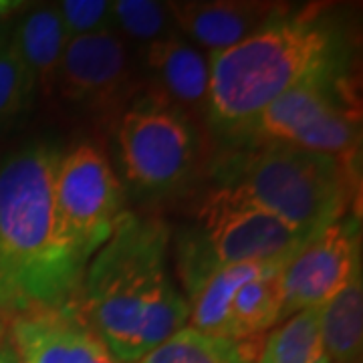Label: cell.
<instances>
[{"label": "cell", "instance_id": "6da1fadb", "mask_svg": "<svg viewBox=\"0 0 363 363\" xmlns=\"http://www.w3.org/2000/svg\"><path fill=\"white\" fill-rule=\"evenodd\" d=\"M168 255L166 222L123 212L85 267L75 303L117 363H135L188 323Z\"/></svg>", "mask_w": 363, "mask_h": 363}, {"label": "cell", "instance_id": "7a4b0ae2", "mask_svg": "<svg viewBox=\"0 0 363 363\" xmlns=\"http://www.w3.org/2000/svg\"><path fill=\"white\" fill-rule=\"evenodd\" d=\"M61 150L30 142L0 160V317L75 301L87 262L69 245L55 212Z\"/></svg>", "mask_w": 363, "mask_h": 363}, {"label": "cell", "instance_id": "3957f363", "mask_svg": "<svg viewBox=\"0 0 363 363\" xmlns=\"http://www.w3.org/2000/svg\"><path fill=\"white\" fill-rule=\"evenodd\" d=\"M208 59V119L224 131H242L277 97L333 69L335 37L311 11H289Z\"/></svg>", "mask_w": 363, "mask_h": 363}, {"label": "cell", "instance_id": "277c9868", "mask_svg": "<svg viewBox=\"0 0 363 363\" xmlns=\"http://www.w3.org/2000/svg\"><path fill=\"white\" fill-rule=\"evenodd\" d=\"M337 157L262 142L228 186L303 234L317 238L339 222L353 196V172Z\"/></svg>", "mask_w": 363, "mask_h": 363}, {"label": "cell", "instance_id": "5b68a950", "mask_svg": "<svg viewBox=\"0 0 363 363\" xmlns=\"http://www.w3.org/2000/svg\"><path fill=\"white\" fill-rule=\"evenodd\" d=\"M116 131L123 174L140 194H174L194 176L200 160L194 119L150 91L133 99Z\"/></svg>", "mask_w": 363, "mask_h": 363}, {"label": "cell", "instance_id": "8992f818", "mask_svg": "<svg viewBox=\"0 0 363 363\" xmlns=\"http://www.w3.org/2000/svg\"><path fill=\"white\" fill-rule=\"evenodd\" d=\"M250 131L262 142H279L337 157L355 166L362 143L359 109L343 93L333 69L277 97L260 113Z\"/></svg>", "mask_w": 363, "mask_h": 363}, {"label": "cell", "instance_id": "52a82bcc", "mask_svg": "<svg viewBox=\"0 0 363 363\" xmlns=\"http://www.w3.org/2000/svg\"><path fill=\"white\" fill-rule=\"evenodd\" d=\"M52 196L61 233L89 262L125 212L121 182L97 143L79 142L61 152Z\"/></svg>", "mask_w": 363, "mask_h": 363}, {"label": "cell", "instance_id": "ba28073f", "mask_svg": "<svg viewBox=\"0 0 363 363\" xmlns=\"http://www.w3.org/2000/svg\"><path fill=\"white\" fill-rule=\"evenodd\" d=\"M200 222V238L216 267L289 262L313 240L228 184L208 196Z\"/></svg>", "mask_w": 363, "mask_h": 363}, {"label": "cell", "instance_id": "9c48e42d", "mask_svg": "<svg viewBox=\"0 0 363 363\" xmlns=\"http://www.w3.org/2000/svg\"><path fill=\"white\" fill-rule=\"evenodd\" d=\"M142 87L125 40L105 30L69 40L55 93L99 123H117Z\"/></svg>", "mask_w": 363, "mask_h": 363}, {"label": "cell", "instance_id": "30bf717a", "mask_svg": "<svg viewBox=\"0 0 363 363\" xmlns=\"http://www.w3.org/2000/svg\"><path fill=\"white\" fill-rule=\"evenodd\" d=\"M359 267L357 234L341 222L325 228L298 250L281 272V321L303 309L325 305L347 285L351 274Z\"/></svg>", "mask_w": 363, "mask_h": 363}, {"label": "cell", "instance_id": "8fae6325", "mask_svg": "<svg viewBox=\"0 0 363 363\" xmlns=\"http://www.w3.org/2000/svg\"><path fill=\"white\" fill-rule=\"evenodd\" d=\"M6 337L18 363H117L75 301L9 319Z\"/></svg>", "mask_w": 363, "mask_h": 363}, {"label": "cell", "instance_id": "7c38bea8", "mask_svg": "<svg viewBox=\"0 0 363 363\" xmlns=\"http://www.w3.org/2000/svg\"><path fill=\"white\" fill-rule=\"evenodd\" d=\"M168 6L178 33L210 55L230 49L291 11L289 4L267 0H180Z\"/></svg>", "mask_w": 363, "mask_h": 363}, {"label": "cell", "instance_id": "4fadbf2b", "mask_svg": "<svg viewBox=\"0 0 363 363\" xmlns=\"http://www.w3.org/2000/svg\"><path fill=\"white\" fill-rule=\"evenodd\" d=\"M147 87L182 113L196 119L208 117L210 59L182 35L157 40L142 49Z\"/></svg>", "mask_w": 363, "mask_h": 363}, {"label": "cell", "instance_id": "5bb4252c", "mask_svg": "<svg viewBox=\"0 0 363 363\" xmlns=\"http://www.w3.org/2000/svg\"><path fill=\"white\" fill-rule=\"evenodd\" d=\"M13 40L37 89L43 91L45 97H52L63 52L69 45L57 6H28L14 25Z\"/></svg>", "mask_w": 363, "mask_h": 363}, {"label": "cell", "instance_id": "9a60e30c", "mask_svg": "<svg viewBox=\"0 0 363 363\" xmlns=\"http://www.w3.org/2000/svg\"><path fill=\"white\" fill-rule=\"evenodd\" d=\"M286 262H247L218 267L188 301V327L212 337L233 339L230 305L234 293L247 281Z\"/></svg>", "mask_w": 363, "mask_h": 363}, {"label": "cell", "instance_id": "2e32d148", "mask_svg": "<svg viewBox=\"0 0 363 363\" xmlns=\"http://www.w3.org/2000/svg\"><path fill=\"white\" fill-rule=\"evenodd\" d=\"M319 327L331 363H359L363 351L362 267L335 297L319 307Z\"/></svg>", "mask_w": 363, "mask_h": 363}, {"label": "cell", "instance_id": "e0dca14e", "mask_svg": "<svg viewBox=\"0 0 363 363\" xmlns=\"http://www.w3.org/2000/svg\"><path fill=\"white\" fill-rule=\"evenodd\" d=\"M260 343V337H212L186 325L135 363H257Z\"/></svg>", "mask_w": 363, "mask_h": 363}, {"label": "cell", "instance_id": "ac0fdd59", "mask_svg": "<svg viewBox=\"0 0 363 363\" xmlns=\"http://www.w3.org/2000/svg\"><path fill=\"white\" fill-rule=\"evenodd\" d=\"M285 264L247 281L236 289L230 305L233 339H255L281 323L283 311V286L281 272Z\"/></svg>", "mask_w": 363, "mask_h": 363}, {"label": "cell", "instance_id": "d6986e66", "mask_svg": "<svg viewBox=\"0 0 363 363\" xmlns=\"http://www.w3.org/2000/svg\"><path fill=\"white\" fill-rule=\"evenodd\" d=\"M257 363H331L319 327V307L291 315L260 343Z\"/></svg>", "mask_w": 363, "mask_h": 363}, {"label": "cell", "instance_id": "ffe728a7", "mask_svg": "<svg viewBox=\"0 0 363 363\" xmlns=\"http://www.w3.org/2000/svg\"><path fill=\"white\" fill-rule=\"evenodd\" d=\"M111 28L123 40L147 47L180 35L168 2L157 0H116L111 2Z\"/></svg>", "mask_w": 363, "mask_h": 363}, {"label": "cell", "instance_id": "44dd1931", "mask_svg": "<svg viewBox=\"0 0 363 363\" xmlns=\"http://www.w3.org/2000/svg\"><path fill=\"white\" fill-rule=\"evenodd\" d=\"M35 91V79L16 51L11 33L9 39L0 43V130L25 113L33 104Z\"/></svg>", "mask_w": 363, "mask_h": 363}, {"label": "cell", "instance_id": "7402d4cb", "mask_svg": "<svg viewBox=\"0 0 363 363\" xmlns=\"http://www.w3.org/2000/svg\"><path fill=\"white\" fill-rule=\"evenodd\" d=\"M55 6L69 40L113 30L109 0H63Z\"/></svg>", "mask_w": 363, "mask_h": 363}, {"label": "cell", "instance_id": "603a6c76", "mask_svg": "<svg viewBox=\"0 0 363 363\" xmlns=\"http://www.w3.org/2000/svg\"><path fill=\"white\" fill-rule=\"evenodd\" d=\"M30 4L18 0H0V39L11 35V23L16 14H23Z\"/></svg>", "mask_w": 363, "mask_h": 363}, {"label": "cell", "instance_id": "cb8c5ba5", "mask_svg": "<svg viewBox=\"0 0 363 363\" xmlns=\"http://www.w3.org/2000/svg\"><path fill=\"white\" fill-rule=\"evenodd\" d=\"M0 363H18V357H16L9 337H4V341L0 343Z\"/></svg>", "mask_w": 363, "mask_h": 363}, {"label": "cell", "instance_id": "d4e9b609", "mask_svg": "<svg viewBox=\"0 0 363 363\" xmlns=\"http://www.w3.org/2000/svg\"><path fill=\"white\" fill-rule=\"evenodd\" d=\"M6 325H9V321L0 317V343H2L4 337H6Z\"/></svg>", "mask_w": 363, "mask_h": 363}, {"label": "cell", "instance_id": "484cf974", "mask_svg": "<svg viewBox=\"0 0 363 363\" xmlns=\"http://www.w3.org/2000/svg\"><path fill=\"white\" fill-rule=\"evenodd\" d=\"M11 33H13V30H11ZM9 37H11V35H9ZM9 37H4V39H0V43H2V40H6V39H9Z\"/></svg>", "mask_w": 363, "mask_h": 363}]
</instances>
